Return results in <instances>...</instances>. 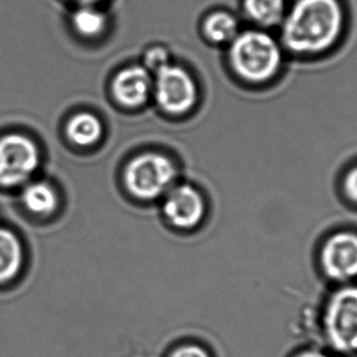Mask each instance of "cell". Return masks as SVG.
Instances as JSON below:
<instances>
[{
    "label": "cell",
    "instance_id": "4fadbf2b",
    "mask_svg": "<svg viewBox=\"0 0 357 357\" xmlns=\"http://www.w3.org/2000/svg\"><path fill=\"white\" fill-rule=\"evenodd\" d=\"M103 134L100 120L92 113H79L71 116L66 125V136L75 144L82 147L92 146L100 141Z\"/></svg>",
    "mask_w": 357,
    "mask_h": 357
},
{
    "label": "cell",
    "instance_id": "ba28073f",
    "mask_svg": "<svg viewBox=\"0 0 357 357\" xmlns=\"http://www.w3.org/2000/svg\"><path fill=\"white\" fill-rule=\"evenodd\" d=\"M206 204L199 190L191 185L173 186L165 194L164 217L178 229H192L204 219Z\"/></svg>",
    "mask_w": 357,
    "mask_h": 357
},
{
    "label": "cell",
    "instance_id": "ffe728a7",
    "mask_svg": "<svg viewBox=\"0 0 357 357\" xmlns=\"http://www.w3.org/2000/svg\"><path fill=\"white\" fill-rule=\"evenodd\" d=\"M75 3H77L79 6H96L97 3H100V0H73Z\"/></svg>",
    "mask_w": 357,
    "mask_h": 357
},
{
    "label": "cell",
    "instance_id": "8fae6325",
    "mask_svg": "<svg viewBox=\"0 0 357 357\" xmlns=\"http://www.w3.org/2000/svg\"><path fill=\"white\" fill-rule=\"evenodd\" d=\"M21 199L29 212L38 215L54 213L59 206L56 191L45 181H35L26 185Z\"/></svg>",
    "mask_w": 357,
    "mask_h": 357
},
{
    "label": "cell",
    "instance_id": "8992f818",
    "mask_svg": "<svg viewBox=\"0 0 357 357\" xmlns=\"http://www.w3.org/2000/svg\"><path fill=\"white\" fill-rule=\"evenodd\" d=\"M154 97L160 109L172 115L192 110L197 102V86L186 70L169 64L154 74Z\"/></svg>",
    "mask_w": 357,
    "mask_h": 357
},
{
    "label": "cell",
    "instance_id": "5bb4252c",
    "mask_svg": "<svg viewBox=\"0 0 357 357\" xmlns=\"http://www.w3.org/2000/svg\"><path fill=\"white\" fill-rule=\"evenodd\" d=\"M206 38L214 45H230L240 33L238 21L227 11H215L207 16L204 22Z\"/></svg>",
    "mask_w": 357,
    "mask_h": 357
},
{
    "label": "cell",
    "instance_id": "277c9868",
    "mask_svg": "<svg viewBox=\"0 0 357 357\" xmlns=\"http://www.w3.org/2000/svg\"><path fill=\"white\" fill-rule=\"evenodd\" d=\"M323 328L328 342L337 351H357V287L333 294L326 306Z\"/></svg>",
    "mask_w": 357,
    "mask_h": 357
},
{
    "label": "cell",
    "instance_id": "52a82bcc",
    "mask_svg": "<svg viewBox=\"0 0 357 357\" xmlns=\"http://www.w3.org/2000/svg\"><path fill=\"white\" fill-rule=\"evenodd\" d=\"M323 271L329 278L347 282L357 277V235L342 231L328 238L321 253Z\"/></svg>",
    "mask_w": 357,
    "mask_h": 357
},
{
    "label": "cell",
    "instance_id": "30bf717a",
    "mask_svg": "<svg viewBox=\"0 0 357 357\" xmlns=\"http://www.w3.org/2000/svg\"><path fill=\"white\" fill-rule=\"evenodd\" d=\"M24 259L20 240L11 230L0 228V283L15 278Z\"/></svg>",
    "mask_w": 357,
    "mask_h": 357
},
{
    "label": "cell",
    "instance_id": "7a4b0ae2",
    "mask_svg": "<svg viewBox=\"0 0 357 357\" xmlns=\"http://www.w3.org/2000/svg\"><path fill=\"white\" fill-rule=\"evenodd\" d=\"M228 61L238 79L248 84H264L278 75L283 47L261 30L240 32L229 45Z\"/></svg>",
    "mask_w": 357,
    "mask_h": 357
},
{
    "label": "cell",
    "instance_id": "6da1fadb",
    "mask_svg": "<svg viewBox=\"0 0 357 357\" xmlns=\"http://www.w3.org/2000/svg\"><path fill=\"white\" fill-rule=\"evenodd\" d=\"M282 47L298 56L332 50L345 27L340 0H296L282 21Z\"/></svg>",
    "mask_w": 357,
    "mask_h": 357
},
{
    "label": "cell",
    "instance_id": "9a60e30c",
    "mask_svg": "<svg viewBox=\"0 0 357 357\" xmlns=\"http://www.w3.org/2000/svg\"><path fill=\"white\" fill-rule=\"evenodd\" d=\"M75 31L84 37H97L107 27V16L96 6H79L71 17Z\"/></svg>",
    "mask_w": 357,
    "mask_h": 357
},
{
    "label": "cell",
    "instance_id": "2e32d148",
    "mask_svg": "<svg viewBox=\"0 0 357 357\" xmlns=\"http://www.w3.org/2000/svg\"><path fill=\"white\" fill-rule=\"evenodd\" d=\"M169 64L168 50L163 47H152L144 53V66L151 74H157Z\"/></svg>",
    "mask_w": 357,
    "mask_h": 357
},
{
    "label": "cell",
    "instance_id": "5b68a950",
    "mask_svg": "<svg viewBox=\"0 0 357 357\" xmlns=\"http://www.w3.org/2000/svg\"><path fill=\"white\" fill-rule=\"evenodd\" d=\"M40 149L25 135L0 137V186L16 188L27 183L40 167Z\"/></svg>",
    "mask_w": 357,
    "mask_h": 357
},
{
    "label": "cell",
    "instance_id": "e0dca14e",
    "mask_svg": "<svg viewBox=\"0 0 357 357\" xmlns=\"http://www.w3.org/2000/svg\"><path fill=\"white\" fill-rule=\"evenodd\" d=\"M342 189L347 199L357 204V164L345 174Z\"/></svg>",
    "mask_w": 357,
    "mask_h": 357
},
{
    "label": "cell",
    "instance_id": "ac0fdd59",
    "mask_svg": "<svg viewBox=\"0 0 357 357\" xmlns=\"http://www.w3.org/2000/svg\"><path fill=\"white\" fill-rule=\"evenodd\" d=\"M169 357H209L208 352L196 345H186L174 350Z\"/></svg>",
    "mask_w": 357,
    "mask_h": 357
},
{
    "label": "cell",
    "instance_id": "3957f363",
    "mask_svg": "<svg viewBox=\"0 0 357 357\" xmlns=\"http://www.w3.org/2000/svg\"><path fill=\"white\" fill-rule=\"evenodd\" d=\"M176 168L162 153L139 154L125 169V185L130 194L144 201H152L173 188Z\"/></svg>",
    "mask_w": 357,
    "mask_h": 357
},
{
    "label": "cell",
    "instance_id": "d6986e66",
    "mask_svg": "<svg viewBox=\"0 0 357 357\" xmlns=\"http://www.w3.org/2000/svg\"><path fill=\"white\" fill-rule=\"evenodd\" d=\"M296 357H328L326 354L323 352L317 351V350H307V351L301 352L298 354Z\"/></svg>",
    "mask_w": 357,
    "mask_h": 357
},
{
    "label": "cell",
    "instance_id": "9c48e42d",
    "mask_svg": "<svg viewBox=\"0 0 357 357\" xmlns=\"http://www.w3.org/2000/svg\"><path fill=\"white\" fill-rule=\"evenodd\" d=\"M113 95L120 105L135 108L144 105L153 91V77L144 66L121 70L113 81Z\"/></svg>",
    "mask_w": 357,
    "mask_h": 357
},
{
    "label": "cell",
    "instance_id": "7c38bea8",
    "mask_svg": "<svg viewBox=\"0 0 357 357\" xmlns=\"http://www.w3.org/2000/svg\"><path fill=\"white\" fill-rule=\"evenodd\" d=\"M243 9L248 20L258 27L280 25L287 14L285 0H243Z\"/></svg>",
    "mask_w": 357,
    "mask_h": 357
}]
</instances>
